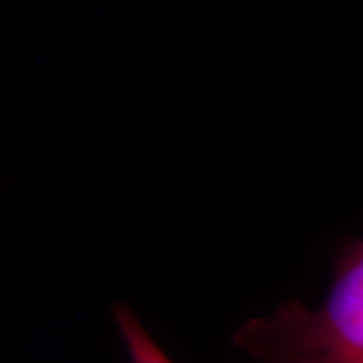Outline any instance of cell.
Segmentation results:
<instances>
[{
	"label": "cell",
	"mask_w": 363,
	"mask_h": 363,
	"mask_svg": "<svg viewBox=\"0 0 363 363\" xmlns=\"http://www.w3.org/2000/svg\"><path fill=\"white\" fill-rule=\"evenodd\" d=\"M234 343L261 363H363V240H345L318 310L288 301L239 326Z\"/></svg>",
	"instance_id": "6da1fadb"
},
{
	"label": "cell",
	"mask_w": 363,
	"mask_h": 363,
	"mask_svg": "<svg viewBox=\"0 0 363 363\" xmlns=\"http://www.w3.org/2000/svg\"><path fill=\"white\" fill-rule=\"evenodd\" d=\"M115 320L120 337L123 340L130 363H174L158 343L150 337L142 321L136 318L130 306L116 305Z\"/></svg>",
	"instance_id": "7a4b0ae2"
}]
</instances>
